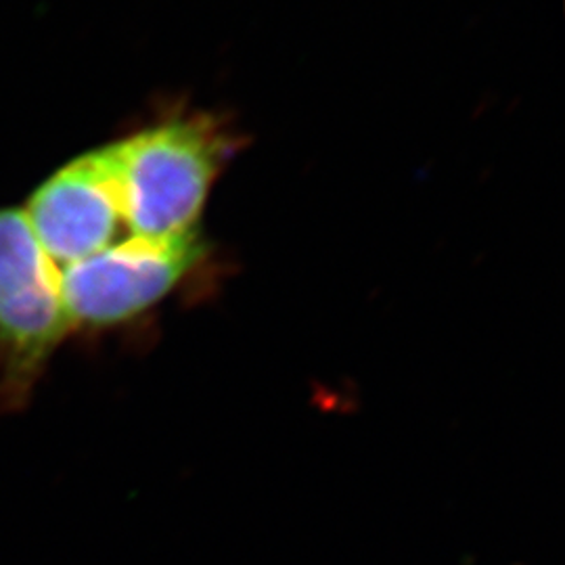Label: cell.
<instances>
[{
    "label": "cell",
    "instance_id": "cell-1",
    "mask_svg": "<svg viewBox=\"0 0 565 565\" xmlns=\"http://www.w3.org/2000/svg\"><path fill=\"white\" fill-rule=\"evenodd\" d=\"M121 218L132 237L195 231L223 163V142L202 121H172L114 142Z\"/></svg>",
    "mask_w": 565,
    "mask_h": 565
},
{
    "label": "cell",
    "instance_id": "cell-4",
    "mask_svg": "<svg viewBox=\"0 0 565 565\" xmlns=\"http://www.w3.org/2000/svg\"><path fill=\"white\" fill-rule=\"evenodd\" d=\"M25 214L55 264L81 263L116 243L124 218L114 145L61 168L34 193Z\"/></svg>",
    "mask_w": 565,
    "mask_h": 565
},
{
    "label": "cell",
    "instance_id": "cell-2",
    "mask_svg": "<svg viewBox=\"0 0 565 565\" xmlns=\"http://www.w3.org/2000/svg\"><path fill=\"white\" fill-rule=\"evenodd\" d=\"M70 329L53 263L25 210H0V396L25 401Z\"/></svg>",
    "mask_w": 565,
    "mask_h": 565
},
{
    "label": "cell",
    "instance_id": "cell-3",
    "mask_svg": "<svg viewBox=\"0 0 565 565\" xmlns=\"http://www.w3.org/2000/svg\"><path fill=\"white\" fill-rule=\"evenodd\" d=\"M198 231L174 237H128L60 268L61 300L70 327L126 323L163 300L202 260Z\"/></svg>",
    "mask_w": 565,
    "mask_h": 565
}]
</instances>
